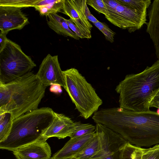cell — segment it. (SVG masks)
I'll return each instance as SVG.
<instances>
[{"instance_id": "1", "label": "cell", "mask_w": 159, "mask_h": 159, "mask_svg": "<svg viewBox=\"0 0 159 159\" xmlns=\"http://www.w3.org/2000/svg\"><path fill=\"white\" fill-rule=\"evenodd\" d=\"M92 119L117 133L131 144L141 147L159 144V115L137 112L119 107L102 109Z\"/></svg>"}, {"instance_id": "2", "label": "cell", "mask_w": 159, "mask_h": 159, "mask_svg": "<svg viewBox=\"0 0 159 159\" xmlns=\"http://www.w3.org/2000/svg\"><path fill=\"white\" fill-rule=\"evenodd\" d=\"M46 88L32 72L8 83H0V113H11L14 120L38 109Z\"/></svg>"}, {"instance_id": "3", "label": "cell", "mask_w": 159, "mask_h": 159, "mask_svg": "<svg viewBox=\"0 0 159 159\" xmlns=\"http://www.w3.org/2000/svg\"><path fill=\"white\" fill-rule=\"evenodd\" d=\"M119 107L137 112L148 111L159 90V60L142 72L126 75L116 86Z\"/></svg>"}, {"instance_id": "4", "label": "cell", "mask_w": 159, "mask_h": 159, "mask_svg": "<svg viewBox=\"0 0 159 159\" xmlns=\"http://www.w3.org/2000/svg\"><path fill=\"white\" fill-rule=\"evenodd\" d=\"M54 111L43 107L27 112L13 120L7 138L0 143V148L13 151L41 136L52 123Z\"/></svg>"}, {"instance_id": "5", "label": "cell", "mask_w": 159, "mask_h": 159, "mask_svg": "<svg viewBox=\"0 0 159 159\" xmlns=\"http://www.w3.org/2000/svg\"><path fill=\"white\" fill-rule=\"evenodd\" d=\"M68 93L80 115L87 119L98 111L103 103L91 84L76 69L63 71Z\"/></svg>"}, {"instance_id": "6", "label": "cell", "mask_w": 159, "mask_h": 159, "mask_svg": "<svg viewBox=\"0 0 159 159\" xmlns=\"http://www.w3.org/2000/svg\"><path fill=\"white\" fill-rule=\"evenodd\" d=\"M36 66L18 44L8 39L0 52V83L11 82L30 72Z\"/></svg>"}, {"instance_id": "7", "label": "cell", "mask_w": 159, "mask_h": 159, "mask_svg": "<svg viewBox=\"0 0 159 159\" xmlns=\"http://www.w3.org/2000/svg\"><path fill=\"white\" fill-rule=\"evenodd\" d=\"M96 131L98 139V148L89 159H121V150L127 141L101 124H96Z\"/></svg>"}, {"instance_id": "8", "label": "cell", "mask_w": 159, "mask_h": 159, "mask_svg": "<svg viewBox=\"0 0 159 159\" xmlns=\"http://www.w3.org/2000/svg\"><path fill=\"white\" fill-rule=\"evenodd\" d=\"M147 13L143 12L119 4L105 17L114 25L130 33L141 29L147 24Z\"/></svg>"}, {"instance_id": "9", "label": "cell", "mask_w": 159, "mask_h": 159, "mask_svg": "<svg viewBox=\"0 0 159 159\" xmlns=\"http://www.w3.org/2000/svg\"><path fill=\"white\" fill-rule=\"evenodd\" d=\"M87 0H63L61 12L70 17L84 38H91L93 26L85 15Z\"/></svg>"}, {"instance_id": "10", "label": "cell", "mask_w": 159, "mask_h": 159, "mask_svg": "<svg viewBox=\"0 0 159 159\" xmlns=\"http://www.w3.org/2000/svg\"><path fill=\"white\" fill-rule=\"evenodd\" d=\"M42 84L46 87L57 84L65 88V83L57 55L48 54L43 60L36 74Z\"/></svg>"}, {"instance_id": "11", "label": "cell", "mask_w": 159, "mask_h": 159, "mask_svg": "<svg viewBox=\"0 0 159 159\" xmlns=\"http://www.w3.org/2000/svg\"><path fill=\"white\" fill-rule=\"evenodd\" d=\"M76 122L61 113L54 112V117L52 123L41 135L42 137L47 140L51 137L63 139L67 137L70 138L75 131Z\"/></svg>"}, {"instance_id": "12", "label": "cell", "mask_w": 159, "mask_h": 159, "mask_svg": "<svg viewBox=\"0 0 159 159\" xmlns=\"http://www.w3.org/2000/svg\"><path fill=\"white\" fill-rule=\"evenodd\" d=\"M16 159H50V147L42 137L12 151Z\"/></svg>"}, {"instance_id": "13", "label": "cell", "mask_w": 159, "mask_h": 159, "mask_svg": "<svg viewBox=\"0 0 159 159\" xmlns=\"http://www.w3.org/2000/svg\"><path fill=\"white\" fill-rule=\"evenodd\" d=\"M21 8L0 6V30L7 34L14 30H21L29 23L28 18Z\"/></svg>"}, {"instance_id": "14", "label": "cell", "mask_w": 159, "mask_h": 159, "mask_svg": "<svg viewBox=\"0 0 159 159\" xmlns=\"http://www.w3.org/2000/svg\"><path fill=\"white\" fill-rule=\"evenodd\" d=\"M94 132L82 136L73 137L52 157L59 159L74 157L96 134Z\"/></svg>"}, {"instance_id": "15", "label": "cell", "mask_w": 159, "mask_h": 159, "mask_svg": "<svg viewBox=\"0 0 159 159\" xmlns=\"http://www.w3.org/2000/svg\"><path fill=\"white\" fill-rule=\"evenodd\" d=\"M149 22L147 23V32L153 43L155 54L159 60V0H154L148 11Z\"/></svg>"}, {"instance_id": "16", "label": "cell", "mask_w": 159, "mask_h": 159, "mask_svg": "<svg viewBox=\"0 0 159 159\" xmlns=\"http://www.w3.org/2000/svg\"><path fill=\"white\" fill-rule=\"evenodd\" d=\"M47 16L48 18L47 21L48 26L56 33L76 40L79 39L80 38L70 29L64 18L56 13L51 14Z\"/></svg>"}, {"instance_id": "17", "label": "cell", "mask_w": 159, "mask_h": 159, "mask_svg": "<svg viewBox=\"0 0 159 159\" xmlns=\"http://www.w3.org/2000/svg\"><path fill=\"white\" fill-rule=\"evenodd\" d=\"M63 0H40L34 7L40 15L48 16L52 14L61 12Z\"/></svg>"}, {"instance_id": "18", "label": "cell", "mask_w": 159, "mask_h": 159, "mask_svg": "<svg viewBox=\"0 0 159 159\" xmlns=\"http://www.w3.org/2000/svg\"><path fill=\"white\" fill-rule=\"evenodd\" d=\"M13 121L11 114L0 113V143L7 138L11 132Z\"/></svg>"}, {"instance_id": "19", "label": "cell", "mask_w": 159, "mask_h": 159, "mask_svg": "<svg viewBox=\"0 0 159 159\" xmlns=\"http://www.w3.org/2000/svg\"><path fill=\"white\" fill-rule=\"evenodd\" d=\"M98 145V139L96 133L95 136L74 157L77 159H89L97 151Z\"/></svg>"}, {"instance_id": "20", "label": "cell", "mask_w": 159, "mask_h": 159, "mask_svg": "<svg viewBox=\"0 0 159 159\" xmlns=\"http://www.w3.org/2000/svg\"><path fill=\"white\" fill-rule=\"evenodd\" d=\"M141 147L132 145L127 142L122 148L121 159H141Z\"/></svg>"}, {"instance_id": "21", "label": "cell", "mask_w": 159, "mask_h": 159, "mask_svg": "<svg viewBox=\"0 0 159 159\" xmlns=\"http://www.w3.org/2000/svg\"><path fill=\"white\" fill-rule=\"evenodd\" d=\"M120 4L143 12L147 13V9L151 4L150 0H116Z\"/></svg>"}, {"instance_id": "22", "label": "cell", "mask_w": 159, "mask_h": 159, "mask_svg": "<svg viewBox=\"0 0 159 159\" xmlns=\"http://www.w3.org/2000/svg\"><path fill=\"white\" fill-rule=\"evenodd\" d=\"M40 0H0V6L14 7L20 8L34 7Z\"/></svg>"}, {"instance_id": "23", "label": "cell", "mask_w": 159, "mask_h": 159, "mask_svg": "<svg viewBox=\"0 0 159 159\" xmlns=\"http://www.w3.org/2000/svg\"><path fill=\"white\" fill-rule=\"evenodd\" d=\"M95 131L96 126L89 123L83 124L80 122H76L75 130L70 138L82 136Z\"/></svg>"}, {"instance_id": "24", "label": "cell", "mask_w": 159, "mask_h": 159, "mask_svg": "<svg viewBox=\"0 0 159 159\" xmlns=\"http://www.w3.org/2000/svg\"><path fill=\"white\" fill-rule=\"evenodd\" d=\"M93 23L103 34L106 40L111 43L114 42V37L116 33L111 30L106 24L99 21Z\"/></svg>"}, {"instance_id": "25", "label": "cell", "mask_w": 159, "mask_h": 159, "mask_svg": "<svg viewBox=\"0 0 159 159\" xmlns=\"http://www.w3.org/2000/svg\"><path fill=\"white\" fill-rule=\"evenodd\" d=\"M141 159H159V144L148 148H141Z\"/></svg>"}, {"instance_id": "26", "label": "cell", "mask_w": 159, "mask_h": 159, "mask_svg": "<svg viewBox=\"0 0 159 159\" xmlns=\"http://www.w3.org/2000/svg\"><path fill=\"white\" fill-rule=\"evenodd\" d=\"M87 4L93 8L99 13L107 15L106 6L103 0H87Z\"/></svg>"}, {"instance_id": "27", "label": "cell", "mask_w": 159, "mask_h": 159, "mask_svg": "<svg viewBox=\"0 0 159 159\" xmlns=\"http://www.w3.org/2000/svg\"><path fill=\"white\" fill-rule=\"evenodd\" d=\"M103 1L107 10V15L114 10L119 4L116 0H103Z\"/></svg>"}, {"instance_id": "28", "label": "cell", "mask_w": 159, "mask_h": 159, "mask_svg": "<svg viewBox=\"0 0 159 159\" xmlns=\"http://www.w3.org/2000/svg\"><path fill=\"white\" fill-rule=\"evenodd\" d=\"M65 20L70 29L74 32L77 36L81 39L84 38V36L82 34L79 30L70 19H66L65 18Z\"/></svg>"}, {"instance_id": "29", "label": "cell", "mask_w": 159, "mask_h": 159, "mask_svg": "<svg viewBox=\"0 0 159 159\" xmlns=\"http://www.w3.org/2000/svg\"><path fill=\"white\" fill-rule=\"evenodd\" d=\"M7 34L0 31V52L3 49L8 41V39L6 37Z\"/></svg>"}, {"instance_id": "30", "label": "cell", "mask_w": 159, "mask_h": 159, "mask_svg": "<svg viewBox=\"0 0 159 159\" xmlns=\"http://www.w3.org/2000/svg\"><path fill=\"white\" fill-rule=\"evenodd\" d=\"M85 15L87 19L92 23H96L98 21L90 12L87 6L85 8Z\"/></svg>"}, {"instance_id": "31", "label": "cell", "mask_w": 159, "mask_h": 159, "mask_svg": "<svg viewBox=\"0 0 159 159\" xmlns=\"http://www.w3.org/2000/svg\"><path fill=\"white\" fill-rule=\"evenodd\" d=\"M60 85L57 84H53L51 85L50 87V91L54 93L60 92Z\"/></svg>"}, {"instance_id": "32", "label": "cell", "mask_w": 159, "mask_h": 159, "mask_svg": "<svg viewBox=\"0 0 159 159\" xmlns=\"http://www.w3.org/2000/svg\"><path fill=\"white\" fill-rule=\"evenodd\" d=\"M150 108L151 107H155L159 108V99L157 100H152L150 104Z\"/></svg>"}, {"instance_id": "33", "label": "cell", "mask_w": 159, "mask_h": 159, "mask_svg": "<svg viewBox=\"0 0 159 159\" xmlns=\"http://www.w3.org/2000/svg\"><path fill=\"white\" fill-rule=\"evenodd\" d=\"M50 159H77L75 158V157H69L67 158H59V159H55L53 158L52 157H51Z\"/></svg>"}, {"instance_id": "34", "label": "cell", "mask_w": 159, "mask_h": 159, "mask_svg": "<svg viewBox=\"0 0 159 159\" xmlns=\"http://www.w3.org/2000/svg\"><path fill=\"white\" fill-rule=\"evenodd\" d=\"M159 99V90L155 96L153 98L152 100H157Z\"/></svg>"}, {"instance_id": "35", "label": "cell", "mask_w": 159, "mask_h": 159, "mask_svg": "<svg viewBox=\"0 0 159 159\" xmlns=\"http://www.w3.org/2000/svg\"><path fill=\"white\" fill-rule=\"evenodd\" d=\"M156 112L159 115V108H158L157 109V111Z\"/></svg>"}]
</instances>
